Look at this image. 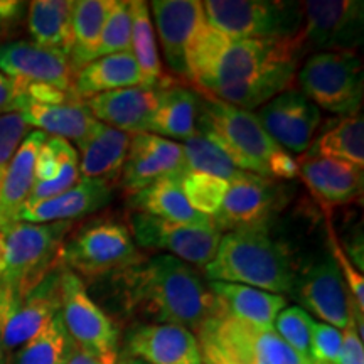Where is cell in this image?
Segmentation results:
<instances>
[{
  "mask_svg": "<svg viewBox=\"0 0 364 364\" xmlns=\"http://www.w3.org/2000/svg\"><path fill=\"white\" fill-rule=\"evenodd\" d=\"M304 48L299 34L277 39H233L208 22L188 59L198 91L252 112L290 90Z\"/></svg>",
  "mask_w": 364,
  "mask_h": 364,
  "instance_id": "1",
  "label": "cell"
},
{
  "mask_svg": "<svg viewBox=\"0 0 364 364\" xmlns=\"http://www.w3.org/2000/svg\"><path fill=\"white\" fill-rule=\"evenodd\" d=\"M122 304L149 324H172L198 332L208 318L220 316L215 294L189 263L157 255L117 272Z\"/></svg>",
  "mask_w": 364,
  "mask_h": 364,
  "instance_id": "2",
  "label": "cell"
},
{
  "mask_svg": "<svg viewBox=\"0 0 364 364\" xmlns=\"http://www.w3.org/2000/svg\"><path fill=\"white\" fill-rule=\"evenodd\" d=\"M209 282H228L272 294H290L297 267L289 248L272 238L268 228L228 231L216 255L203 268Z\"/></svg>",
  "mask_w": 364,
  "mask_h": 364,
  "instance_id": "3",
  "label": "cell"
},
{
  "mask_svg": "<svg viewBox=\"0 0 364 364\" xmlns=\"http://www.w3.org/2000/svg\"><path fill=\"white\" fill-rule=\"evenodd\" d=\"M198 95V132L225 150L240 171L270 179L268 162L282 147L268 136L257 115L201 91Z\"/></svg>",
  "mask_w": 364,
  "mask_h": 364,
  "instance_id": "4",
  "label": "cell"
},
{
  "mask_svg": "<svg viewBox=\"0 0 364 364\" xmlns=\"http://www.w3.org/2000/svg\"><path fill=\"white\" fill-rule=\"evenodd\" d=\"M73 223H12L0 228V280L19 295L38 284L56 263Z\"/></svg>",
  "mask_w": 364,
  "mask_h": 364,
  "instance_id": "5",
  "label": "cell"
},
{
  "mask_svg": "<svg viewBox=\"0 0 364 364\" xmlns=\"http://www.w3.org/2000/svg\"><path fill=\"white\" fill-rule=\"evenodd\" d=\"M59 258L68 270L91 279L142 262L129 228L110 218H97L80 226L65 240Z\"/></svg>",
  "mask_w": 364,
  "mask_h": 364,
  "instance_id": "6",
  "label": "cell"
},
{
  "mask_svg": "<svg viewBox=\"0 0 364 364\" xmlns=\"http://www.w3.org/2000/svg\"><path fill=\"white\" fill-rule=\"evenodd\" d=\"M299 91L318 108L349 117L363 107V61L354 51H322L312 54L297 75Z\"/></svg>",
  "mask_w": 364,
  "mask_h": 364,
  "instance_id": "7",
  "label": "cell"
},
{
  "mask_svg": "<svg viewBox=\"0 0 364 364\" xmlns=\"http://www.w3.org/2000/svg\"><path fill=\"white\" fill-rule=\"evenodd\" d=\"M208 22L233 39L294 38L302 27L300 2L280 0H208Z\"/></svg>",
  "mask_w": 364,
  "mask_h": 364,
  "instance_id": "8",
  "label": "cell"
},
{
  "mask_svg": "<svg viewBox=\"0 0 364 364\" xmlns=\"http://www.w3.org/2000/svg\"><path fill=\"white\" fill-rule=\"evenodd\" d=\"M196 338L199 346H206L235 364H306L275 329L228 316L208 318Z\"/></svg>",
  "mask_w": 364,
  "mask_h": 364,
  "instance_id": "9",
  "label": "cell"
},
{
  "mask_svg": "<svg viewBox=\"0 0 364 364\" xmlns=\"http://www.w3.org/2000/svg\"><path fill=\"white\" fill-rule=\"evenodd\" d=\"M61 318L68 334L81 351L100 364H115L120 354V332L115 322L90 297L76 273L63 268Z\"/></svg>",
  "mask_w": 364,
  "mask_h": 364,
  "instance_id": "10",
  "label": "cell"
},
{
  "mask_svg": "<svg viewBox=\"0 0 364 364\" xmlns=\"http://www.w3.org/2000/svg\"><path fill=\"white\" fill-rule=\"evenodd\" d=\"M299 39L309 49L354 51L363 43L364 4L361 0H306L300 2Z\"/></svg>",
  "mask_w": 364,
  "mask_h": 364,
  "instance_id": "11",
  "label": "cell"
},
{
  "mask_svg": "<svg viewBox=\"0 0 364 364\" xmlns=\"http://www.w3.org/2000/svg\"><path fill=\"white\" fill-rule=\"evenodd\" d=\"M129 230L139 247L166 250L172 257L198 268H204L215 258L221 240V231L215 225H181L145 213L130 216Z\"/></svg>",
  "mask_w": 364,
  "mask_h": 364,
  "instance_id": "12",
  "label": "cell"
},
{
  "mask_svg": "<svg viewBox=\"0 0 364 364\" xmlns=\"http://www.w3.org/2000/svg\"><path fill=\"white\" fill-rule=\"evenodd\" d=\"M285 203L287 193L277 181L247 174L243 179L231 182L213 225L226 233L268 228Z\"/></svg>",
  "mask_w": 364,
  "mask_h": 364,
  "instance_id": "13",
  "label": "cell"
},
{
  "mask_svg": "<svg viewBox=\"0 0 364 364\" xmlns=\"http://www.w3.org/2000/svg\"><path fill=\"white\" fill-rule=\"evenodd\" d=\"M294 299L304 311L324 324L343 331L349 322V294L334 258L324 257L297 273L292 287Z\"/></svg>",
  "mask_w": 364,
  "mask_h": 364,
  "instance_id": "14",
  "label": "cell"
},
{
  "mask_svg": "<svg viewBox=\"0 0 364 364\" xmlns=\"http://www.w3.org/2000/svg\"><path fill=\"white\" fill-rule=\"evenodd\" d=\"M268 136L284 150L304 154L316 139L321 110L302 91L287 90L255 113Z\"/></svg>",
  "mask_w": 364,
  "mask_h": 364,
  "instance_id": "15",
  "label": "cell"
},
{
  "mask_svg": "<svg viewBox=\"0 0 364 364\" xmlns=\"http://www.w3.org/2000/svg\"><path fill=\"white\" fill-rule=\"evenodd\" d=\"M156 17L164 58L177 76L189 81L188 59L191 49L208 26L203 2L199 0H156L150 2Z\"/></svg>",
  "mask_w": 364,
  "mask_h": 364,
  "instance_id": "16",
  "label": "cell"
},
{
  "mask_svg": "<svg viewBox=\"0 0 364 364\" xmlns=\"http://www.w3.org/2000/svg\"><path fill=\"white\" fill-rule=\"evenodd\" d=\"M0 71L21 85H48L75 91L73 81L76 71L70 56L33 41L0 44Z\"/></svg>",
  "mask_w": 364,
  "mask_h": 364,
  "instance_id": "17",
  "label": "cell"
},
{
  "mask_svg": "<svg viewBox=\"0 0 364 364\" xmlns=\"http://www.w3.org/2000/svg\"><path fill=\"white\" fill-rule=\"evenodd\" d=\"M184 174L182 144L154 134L132 135L120 176L122 189L127 196L139 193L166 177H182Z\"/></svg>",
  "mask_w": 364,
  "mask_h": 364,
  "instance_id": "18",
  "label": "cell"
},
{
  "mask_svg": "<svg viewBox=\"0 0 364 364\" xmlns=\"http://www.w3.org/2000/svg\"><path fill=\"white\" fill-rule=\"evenodd\" d=\"M63 268L65 265L59 260L33 289L17 299L6 329V353L9 359L61 312Z\"/></svg>",
  "mask_w": 364,
  "mask_h": 364,
  "instance_id": "19",
  "label": "cell"
},
{
  "mask_svg": "<svg viewBox=\"0 0 364 364\" xmlns=\"http://www.w3.org/2000/svg\"><path fill=\"white\" fill-rule=\"evenodd\" d=\"M120 353L147 364H203L194 332L172 324H136Z\"/></svg>",
  "mask_w": 364,
  "mask_h": 364,
  "instance_id": "20",
  "label": "cell"
},
{
  "mask_svg": "<svg viewBox=\"0 0 364 364\" xmlns=\"http://www.w3.org/2000/svg\"><path fill=\"white\" fill-rule=\"evenodd\" d=\"M164 85L156 88L134 86V88L108 91L86 100L85 103L100 124L115 127L130 135L149 134L150 120L161 102Z\"/></svg>",
  "mask_w": 364,
  "mask_h": 364,
  "instance_id": "21",
  "label": "cell"
},
{
  "mask_svg": "<svg viewBox=\"0 0 364 364\" xmlns=\"http://www.w3.org/2000/svg\"><path fill=\"white\" fill-rule=\"evenodd\" d=\"M297 164L299 177H302L314 199L326 211L358 201L363 196V169L354 164L306 156H300Z\"/></svg>",
  "mask_w": 364,
  "mask_h": 364,
  "instance_id": "22",
  "label": "cell"
},
{
  "mask_svg": "<svg viewBox=\"0 0 364 364\" xmlns=\"http://www.w3.org/2000/svg\"><path fill=\"white\" fill-rule=\"evenodd\" d=\"M112 201V186L98 179L80 181L65 193L34 204H24L16 223H73Z\"/></svg>",
  "mask_w": 364,
  "mask_h": 364,
  "instance_id": "23",
  "label": "cell"
},
{
  "mask_svg": "<svg viewBox=\"0 0 364 364\" xmlns=\"http://www.w3.org/2000/svg\"><path fill=\"white\" fill-rule=\"evenodd\" d=\"M21 117L27 127L39 129L46 135L59 136L68 142H76L81 147L93 135L100 122L91 115L88 107L81 100L66 103H36L22 100L19 107Z\"/></svg>",
  "mask_w": 364,
  "mask_h": 364,
  "instance_id": "24",
  "label": "cell"
},
{
  "mask_svg": "<svg viewBox=\"0 0 364 364\" xmlns=\"http://www.w3.org/2000/svg\"><path fill=\"white\" fill-rule=\"evenodd\" d=\"M80 159L75 147L59 136H46L34 166V188L26 204H34L71 189L80 181Z\"/></svg>",
  "mask_w": 364,
  "mask_h": 364,
  "instance_id": "25",
  "label": "cell"
},
{
  "mask_svg": "<svg viewBox=\"0 0 364 364\" xmlns=\"http://www.w3.org/2000/svg\"><path fill=\"white\" fill-rule=\"evenodd\" d=\"M46 136L39 130L27 134L0 177V228L16 223L17 213L29 199L34 188L36 157Z\"/></svg>",
  "mask_w": 364,
  "mask_h": 364,
  "instance_id": "26",
  "label": "cell"
},
{
  "mask_svg": "<svg viewBox=\"0 0 364 364\" xmlns=\"http://www.w3.org/2000/svg\"><path fill=\"white\" fill-rule=\"evenodd\" d=\"M209 289L215 294L220 306V316L238 318L241 322L273 329L275 318L287 307L284 295L265 292L253 287L209 282Z\"/></svg>",
  "mask_w": 364,
  "mask_h": 364,
  "instance_id": "27",
  "label": "cell"
},
{
  "mask_svg": "<svg viewBox=\"0 0 364 364\" xmlns=\"http://www.w3.org/2000/svg\"><path fill=\"white\" fill-rule=\"evenodd\" d=\"M132 135L115 127L98 124L97 130L81 145L80 176L113 186L122 176Z\"/></svg>",
  "mask_w": 364,
  "mask_h": 364,
  "instance_id": "28",
  "label": "cell"
},
{
  "mask_svg": "<svg viewBox=\"0 0 364 364\" xmlns=\"http://www.w3.org/2000/svg\"><path fill=\"white\" fill-rule=\"evenodd\" d=\"M134 86H144V78L132 51L95 59L76 71L73 81V90L81 102L108 91Z\"/></svg>",
  "mask_w": 364,
  "mask_h": 364,
  "instance_id": "29",
  "label": "cell"
},
{
  "mask_svg": "<svg viewBox=\"0 0 364 364\" xmlns=\"http://www.w3.org/2000/svg\"><path fill=\"white\" fill-rule=\"evenodd\" d=\"M199 95L174 80L162 88L161 102L150 120L149 134L169 140H188L198 130Z\"/></svg>",
  "mask_w": 364,
  "mask_h": 364,
  "instance_id": "30",
  "label": "cell"
},
{
  "mask_svg": "<svg viewBox=\"0 0 364 364\" xmlns=\"http://www.w3.org/2000/svg\"><path fill=\"white\" fill-rule=\"evenodd\" d=\"M182 177H166V179L154 182L149 188L132 194V208L136 209V213H145V215L181 223V225H213L211 218L199 215L189 206L184 191H182Z\"/></svg>",
  "mask_w": 364,
  "mask_h": 364,
  "instance_id": "31",
  "label": "cell"
},
{
  "mask_svg": "<svg viewBox=\"0 0 364 364\" xmlns=\"http://www.w3.org/2000/svg\"><path fill=\"white\" fill-rule=\"evenodd\" d=\"M71 0H34L27 4V29L33 43L70 56L73 49Z\"/></svg>",
  "mask_w": 364,
  "mask_h": 364,
  "instance_id": "32",
  "label": "cell"
},
{
  "mask_svg": "<svg viewBox=\"0 0 364 364\" xmlns=\"http://www.w3.org/2000/svg\"><path fill=\"white\" fill-rule=\"evenodd\" d=\"M306 157L338 159L364 167V118L361 112L331 122L317 139H314Z\"/></svg>",
  "mask_w": 364,
  "mask_h": 364,
  "instance_id": "33",
  "label": "cell"
},
{
  "mask_svg": "<svg viewBox=\"0 0 364 364\" xmlns=\"http://www.w3.org/2000/svg\"><path fill=\"white\" fill-rule=\"evenodd\" d=\"M113 0H76L73 6V49L70 54L75 71L97 59L103 26Z\"/></svg>",
  "mask_w": 364,
  "mask_h": 364,
  "instance_id": "34",
  "label": "cell"
},
{
  "mask_svg": "<svg viewBox=\"0 0 364 364\" xmlns=\"http://www.w3.org/2000/svg\"><path fill=\"white\" fill-rule=\"evenodd\" d=\"M132 11V46L130 51L134 54L136 66L144 78V86L156 88L167 83V78L162 71V63L159 58L156 33H154L152 16L147 2L134 0L130 2Z\"/></svg>",
  "mask_w": 364,
  "mask_h": 364,
  "instance_id": "35",
  "label": "cell"
},
{
  "mask_svg": "<svg viewBox=\"0 0 364 364\" xmlns=\"http://www.w3.org/2000/svg\"><path fill=\"white\" fill-rule=\"evenodd\" d=\"M75 346L63 324L61 314H58L12 354L9 364H65Z\"/></svg>",
  "mask_w": 364,
  "mask_h": 364,
  "instance_id": "36",
  "label": "cell"
},
{
  "mask_svg": "<svg viewBox=\"0 0 364 364\" xmlns=\"http://www.w3.org/2000/svg\"><path fill=\"white\" fill-rule=\"evenodd\" d=\"M182 149H184L186 172H203V174L220 177L230 184L250 174L240 171L225 150L198 130L193 136L184 140Z\"/></svg>",
  "mask_w": 364,
  "mask_h": 364,
  "instance_id": "37",
  "label": "cell"
},
{
  "mask_svg": "<svg viewBox=\"0 0 364 364\" xmlns=\"http://www.w3.org/2000/svg\"><path fill=\"white\" fill-rule=\"evenodd\" d=\"M230 182L203 172H186L182 177V191L189 206L206 218H215L220 211Z\"/></svg>",
  "mask_w": 364,
  "mask_h": 364,
  "instance_id": "38",
  "label": "cell"
},
{
  "mask_svg": "<svg viewBox=\"0 0 364 364\" xmlns=\"http://www.w3.org/2000/svg\"><path fill=\"white\" fill-rule=\"evenodd\" d=\"M314 326H316V321H314L311 314H307L302 307L292 306L285 307L279 314V317L275 318V324H273V329L284 339L287 346H290L306 361V364H309L312 353Z\"/></svg>",
  "mask_w": 364,
  "mask_h": 364,
  "instance_id": "39",
  "label": "cell"
},
{
  "mask_svg": "<svg viewBox=\"0 0 364 364\" xmlns=\"http://www.w3.org/2000/svg\"><path fill=\"white\" fill-rule=\"evenodd\" d=\"M132 46V11L127 0H113L102 39L97 49V59L110 54L130 51Z\"/></svg>",
  "mask_w": 364,
  "mask_h": 364,
  "instance_id": "40",
  "label": "cell"
},
{
  "mask_svg": "<svg viewBox=\"0 0 364 364\" xmlns=\"http://www.w3.org/2000/svg\"><path fill=\"white\" fill-rule=\"evenodd\" d=\"M338 364H364L363 311L353 297L349 300V322L343 329V346Z\"/></svg>",
  "mask_w": 364,
  "mask_h": 364,
  "instance_id": "41",
  "label": "cell"
},
{
  "mask_svg": "<svg viewBox=\"0 0 364 364\" xmlns=\"http://www.w3.org/2000/svg\"><path fill=\"white\" fill-rule=\"evenodd\" d=\"M343 331L324 322H316L312 331V353L309 364H338Z\"/></svg>",
  "mask_w": 364,
  "mask_h": 364,
  "instance_id": "42",
  "label": "cell"
},
{
  "mask_svg": "<svg viewBox=\"0 0 364 364\" xmlns=\"http://www.w3.org/2000/svg\"><path fill=\"white\" fill-rule=\"evenodd\" d=\"M27 130H29V127L21 117V113L0 115V177H2L16 150L19 149L21 142L24 140Z\"/></svg>",
  "mask_w": 364,
  "mask_h": 364,
  "instance_id": "43",
  "label": "cell"
},
{
  "mask_svg": "<svg viewBox=\"0 0 364 364\" xmlns=\"http://www.w3.org/2000/svg\"><path fill=\"white\" fill-rule=\"evenodd\" d=\"M329 228V245L332 250L331 257L334 258L336 265H338L341 275H343L344 284L348 287L349 294L354 299V302L358 304V307L361 309L364 312V279H363V273L358 272V268L353 265L351 260L348 258L346 255V250H343V247L339 245L338 238H336L334 230H332L331 225H327Z\"/></svg>",
  "mask_w": 364,
  "mask_h": 364,
  "instance_id": "44",
  "label": "cell"
},
{
  "mask_svg": "<svg viewBox=\"0 0 364 364\" xmlns=\"http://www.w3.org/2000/svg\"><path fill=\"white\" fill-rule=\"evenodd\" d=\"M19 299V290L9 282L0 280V364H9L6 353V329L11 314Z\"/></svg>",
  "mask_w": 364,
  "mask_h": 364,
  "instance_id": "45",
  "label": "cell"
},
{
  "mask_svg": "<svg viewBox=\"0 0 364 364\" xmlns=\"http://www.w3.org/2000/svg\"><path fill=\"white\" fill-rule=\"evenodd\" d=\"M268 174L270 179H280V181H292L297 179L299 174V164L295 159L290 156L289 152L284 149H280L279 152L273 154V157L268 162Z\"/></svg>",
  "mask_w": 364,
  "mask_h": 364,
  "instance_id": "46",
  "label": "cell"
},
{
  "mask_svg": "<svg viewBox=\"0 0 364 364\" xmlns=\"http://www.w3.org/2000/svg\"><path fill=\"white\" fill-rule=\"evenodd\" d=\"M27 4L19 0H0V38L9 36L16 27L21 26Z\"/></svg>",
  "mask_w": 364,
  "mask_h": 364,
  "instance_id": "47",
  "label": "cell"
},
{
  "mask_svg": "<svg viewBox=\"0 0 364 364\" xmlns=\"http://www.w3.org/2000/svg\"><path fill=\"white\" fill-rule=\"evenodd\" d=\"M21 100L22 91L19 85L0 71V115L19 112Z\"/></svg>",
  "mask_w": 364,
  "mask_h": 364,
  "instance_id": "48",
  "label": "cell"
},
{
  "mask_svg": "<svg viewBox=\"0 0 364 364\" xmlns=\"http://www.w3.org/2000/svg\"><path fill=\"white\" fill-rule=\"evenodd\" d=\"M199 351H201L203 364H235V363L228 361L226 358H223L221 354L213 351V349L206 348V346H199Z\"/></svg>",
  "mask_w": 364,
  "mask_h": 364,
  "instance_id": "49",
  "label": "cell"
},
{
  "mask_svg": "<svg viewBox=\"0 0 364 364\" xmlns=\"http://www.w3.org/2000/svg\"><path fill=\"white\" fill-rule=\"evenodd\" d=\"M65 364H100L97 359H93L90 356V354H86L81 351L78 346H75V349H73L70 358L66 359Z\"/></svg>",
  "mask_w": 364,
  "mask_h": 364,
  "instance_id": "50",
  "label": "cell"
},
{
  "mask_svg": "<svg viewBox=\"0 0 364 364\" xmlns=\"http://www.w3.org/2000/svg\"><path fill=\"white\" fill-rule=\"evenodd\" d=\"M115 364H147V363H144V361H140V359L127 356V354L120 353V354H118V359H117Z\"/></svg>",
  "mask_w": 364,
  "mask_h": 364,
  "instance_id": "51",
  "label": "cell"
}]
</instances>
